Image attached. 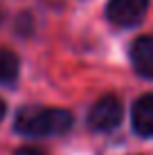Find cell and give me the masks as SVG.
Instances as JSON below:
<instances>
[{
  "instance_id": "cell-6",
  "label": "cell",
  "mask_w": 153,
  "mask_h": 155,
  "mask_svg": "<svg viewBox=\"0 0 153 155\" xmlns=\"http://www.w3.org/2000/svg\"><path fill=\"white\" fill-rule=\"evenodd\" d=\"M18 77V58L14 52L0 50V83H9Z\"/></svg>"
},
{
  "instance_id": "cell-1",
  "label": "cell",
  "mask_w": 153,
  "mask_h": 155,
  "mask_svg": "<svg viewBox=\"0 0 153 155\" xmlns=\"http://www.w3.org/2000/svg\"><path fill=\"white\" fill-rule=\"evenodd\" d=\"M72 126V115L63 108H41L27 106L16 117V130L29 137L61 135Z\"/></svg>"
},
{
  "instance_id": "cell-5",
  "label": "cell",
  "mask_w": 153,
  "mask_h": 155,
  "mask_svg": "<svg viewBox=\"0 0 153 155\" xmlns=\"http://www.w3.org/2000/svg\"><path fill=\"white\" fill-rule=\"evenodd\" d=\"M133 128L142 137H153V94H144L135 101Z\"/></svg>"
},
{
  "instance_id": "cell-2",
  "label": "cell",
  "mask_w": 153,
  "mask_h": 155,
  "mask_svg": "<svg viewBox=\"0 0 153 155\" xmlns=\"http://www.w3.org/2000/svg\"><path fill=\"white\" fill-rule=\"evenodd\" d=\"M122 117H124L122 101L117 97H113V94H108V97H101V99L95 101V106L88 113V124H90L92 130L106 133V130L117 128Z\"/></svg>"
},
{
  "instance_id": "cell-7",
  "label": "cell",
  "mask_w": 153,
  "mask_h": 155,
  "mask_svg": "<svg viewBox=\"0 0 153 155\" xmlns=\"http://www.w3.org/2000/svg\"><path fill=\"white\" fill-rule=\"evenodd\" d=\"M14 155H45V153L38 151V148H32V146H23V148H18Z\"/></svg>"
},
{
  "instance_id": "cell-8",
  "label": "cell",
  "mask_w": 153,
  "mask_h": 155,
  "mask_svg": "<svg viewBox=\"0 0 153 155\" xmlns=\"http://www.w3.org/2000/svg\"><path fill=\"white\" fill-rule=\"evenodd\" d=\"M5 113H7V106H5V101L0 99V119H2V117H5Z\"/></svg>"
},
{
  "instance_id": "cell-4",
  "label": "cell",
  "mask_w": 153,
  "mask_h": 155,
  "mask_svg": "<svg viewBox=\"0 0 153 155\" xmlns=\"http://www.w3.org/2000/svg\"><path fill=\"white\" fill-rule=\"evenodd\" d=\"M131 61L142 77H153V36H140L131 45Z\"/></svg>"
},
{
  "instance_id": "cell-3",
  "label": "cell",
  "mask_w": 153,
  "mask_h": 155,
  "mask_svg": "<svg viewBox=\"0 0 153 155\" xmlns=\"http://www.w3.org/2000/svg\"><path fill=\"white\" fill-rule=\"evenodd\" d=\"M149 0H110L108 2V18L119 27H133L146 14Z\"/></svg>"
}]
</instances>
